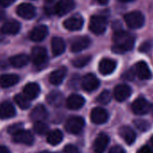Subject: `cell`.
I'll return each instance as SVG.
<instances>
[{"mask_svg":"<svg viewBox=\"0 0 153 153\" xmlns=\"http://www.w3.org/2000/svg\"><path fill=\"white\" fill-rule=\"evenodd\" d=\"M113 46L112 50L117 54H124L134 48L135 38L129 32L123 30H118L114 33L113 36Z\"/></svg>","mask_w":153,"mask_h":153,"instance_id":"obj_1","label":"cell"},{"mask_svg":"<svg viewBox=\"0 0 153 153\" xmlns=\"http://www.w3.org/2000/svg\"><path fill=\"white\" fill-rule=\"evenodd\" d=\"M124 20L126 25L131 29H139L144 25V15L139 11H134L126 13L124 16Z\"/></svg>","mask_w":153,"mask_h":153,"instance_id":"obj_2","label":"cell"},{"mask_svg":"<svg viewBox=\"0 0 153 153\" xmlns=\"http://www.w3.org/2000/svg\"><path fill=\"white\" fill-rule=\"evenodd\" d=\"M107 20L101 15H93L91 17L89 28L91 32L97 35H101L106 31L107 29Z\"/></svg>","mask_w":153,"mask_h":153,"instance_id":"obj_3","label":"cell"},{"mask_svg":"<svg viewBox=\"0 0 153 153\" xmlns=\"http://www.w3.org/2000/svg\"><path fill=\"white\" fill-rule=\"evenodd\" d=\"M85 126V121L81 117H71L65 124V129L73 134H80Z\"/></svg>","mask_w":153,"mask_h":153,"instance_id":"obj_4","label":"cell"},{"mask_svg":"<svg viewBox=\"0 0 153 153\" xmlns=\"http://www.w3.org/2000/svg\"><path fill=\"white\" fill-rule=\"evenodd\" d=\"M31 59L36 66H41L48 61V53L43 47H34L31 50Z\"/></svg>","mask_w":153,"mask_h":153,"instance_id":"obj_5","label":"cell"},{"mask_svg":"<svg viewBox=\"0 0 153 153\" xmlns=\"http://www.w3.org/2000/svg\"><path fill=\"white\" fill-rule=\"evenodd\" d=\"M74 0H59L54 7V13L58 16H64L70 13L74 8Z\"/></svg>","mask_w":153,"mask_h":153,"instance_id":"obj_6","label":"cell"},{"mask_svg":"<svg viewBox=\"0 0 153 153\" xmlns=\"http://www.w3.org/2000/svg\"><path fill=\"white\" fill-rule=\"evenodd\" d=\"M16 13L25 20H30L36 15V8L31 4L22 3L17 6Z\"/></svg>","mask_w":153,"mask_h":153,"instance_id":"obj_7","label":"cell"},{"mask_svg":"<svg viewBox=\"0 0 153 153\" xmlns=\"http://www.w3.org/2000/svg\"><path fill=\"white\" fill-rule=\"evenodd\" d=\"M132 110L135 115L143 116L150 112L151 105L144 98H138L133 102Z\"/></svg>","mask_w":153,"mask_h":153,"instance_id":"obj_8","label":"cell"},{"mask_svg":"<svg viewBox=\"0 0 153 153\" xmlns=\"http://www.w3.org/2000/svg\"><path fill=\"white\" fill-rule=\"evenodd\" d=\"M83 18L80 14H74L64 22V27L68 30H79L83 26Z\"/></svg>","mask_w":153,"mask_h":153,"instance_id":"obj_9","label":"cell"},{"mask_svg":"<svg viewBox=\"0 0 153 153\" xmlns=\"http://www.w3.org/2000/svg\"><path fill=\"white\" fill-rule=\"evenodd\" d=\"M100 86L99 79L93 74H88L82 80V87L84 91L91 92L97 90Z\"/></svg>","mask_w":153,"mask_h":153,"instance_id":"obj_10","label":"cell"},{"mask_svg":"<svg viewBox=\"0 0 153 153\" xmlns=\"http://www.w3.org/2000/svg\"><path fill=\"white\" fill-rule=\"evenodd\" d=\"M13 141L16 143H21V144H25V145H32L34 143V137L30 132L22 129L13 134Z\"/></svg>","mask_w":153,"mask_h":153,"instance_id":"obj_11","label":"cell"},{"mask_svg":"<svg viewBox=\"0 0 153 153\" xmlns=\"http://www.w3.org/2000/svg\"><path fill=\"white\" fill-rule=\"evenodd\" d=\"M91 120L96 125H102L108 120V113L102 108H95L91 113Z\"/></svg>","mask_w":153,"mask_h":153,"instance_id":"obj_12","label":"cell"},{"mask_svg":"<svg viewBox=\"0 0 153 153\" xmlns=\"http://www.w3.org/2000/svg\"><path fill=\"white\" fill-rule=\"evenodd\" d=\"M117 68V62L111 58H103L99 64V70L101 74H111Z\"/></svg>","mask_w":153,"mask_h":153,"instance_id":"obj_13","label":"cell"},{"mask_svg":"<svg viewBox=\"0 0 153 153\" xmlns=\"http://www.w3.org/2000/svg\"><path fill=\"white\" fill-rule=\"evenodd\" d=\"M48 34V29L45 25H39L32 29V30L30 32V39L34 42H39L42 41Z\"/></svg>","mask_w":153,"mask_h":153,"instance_id":"obj_14","label":"cell"},{"mask_svg":"<svg viewBox=\"0 0 153 153\" xmlns=\"http://www.w3.org/2000/svg\"><path fill=\"white\" fill-rule=\"evenodd\" d=\"M131 93H132V90L126 84H119L114 90V97L119 102L127 100L130 97Z\"/></svg>","mask_w":153,"mask_h":153,"instance_id":"obj_15","label":"cell"},{"mask_svg":"<svg viewBox=\"0 0 153 153\" xmlns=\"http://www.w3.org/2000/svg\"><path fill=\"white\" fill-rule=\"evenodd\" d=\"M109 143V137L105 134H100L94 141L93 152L94 153H103Z\"/></svg>","mask_w":153,"mask_h":153,"instance_id":"obj_16","label":"cell"},{"mask_svg":"<svg viewBox=\"0 0 153 153\" xmlns=\"http://www.w3.org/2000/svg\"><path fill=\"white\" fill-rule=\"evenodd\" d=\"M91 45V39L87 36H81L76 38L72 45H71V50L74 53H78L81 52L82 50L87 48Z\"/></svg>","mask_w":153,"mask_h":153,"instance_id":"obj_17","label":"cell"},{"mask_svg":"<svg viewBox=\"0 0 153 153\" xmlns=\"http://www.w3.org/2000/svg\"><path fill=\"white\" fill-rule=\"evenodd\" d=\"M135 74L141 80H150L152 76L151 69L144 61H140L135 65Z\"/></svg>","mask_w":153,"mask_h":153,"instance_id":"obj_18","label":"cell"},{"mask_svg":"<svg viewBox=\"0 0 153 153\" xmlns=\"http://www.w3.org/2000/svg\"><path fill=\"white\" fill-rule=\"evenodd\" d=\"M85 103V100L82 96L79 94H72L68 97L66 100V106L69 109L78 110L83 107Z\"/></svg>","mask_w":153,"mask_h":153,"instance_id":"obj_19","label":"cell"},{"mask_svg":"<svg viewBox=\"0 0 153 153\" xmlns=\"http://www.w3.org/2000/svg\"><path fill=\"white\" fill-rule=\"evenodd\" d=\"M67 74V69L65 66L59 67L58 69L53 71L49 75V82L53 85H59L63 82Z\"/></svg>","mask_w":153,"mask_h":153,"instance_id":"obj_20","label":"cell"},{"mask_svg":"<svg viewBox=\"0 0 153 153\" xmlns=\"http://www.w3.org/2000/svg\"><path fill=\"white\" fill-rule=\"evenodd\" d=\"M118 133H119V135L122 137V139L128 145H131L135 142L136 134L131 127H129L127 126H123L119 128Z\"/></svg>","mask_w":153,"mask_h":153,"instance_id":"obj_21","label":"cell"},{"mask_svg":"<svg viewBox=\"0 0 153 153\" xmlns=\"http://www.w3.org/2000/svg\"><path fill=\"white\" fill-rule=\"evenodd\" d=\"M21 30V24L17 21H9L5 22L2 28H1V32L3 34L6 35H15L17 34Z\"/></svg>","mask_w":153,"mask_h":153,"instance_id":"obj_22","label":"cell"},{"mask_svg":"<svg viewBox=\"0 0 153 153\" xmlns=\"http://www.w3.org/2000/svg\"><path fill=\"white\" fill-rule=\"evenodd\" d=\"M48 110L43 105H38L35 107L32 111L30 112V119L34 122H39V121H43L47 119L48 117Z\"/></svg>","mask_w":153,"mask_h":153,"instance_id":"obj_23","label":"cell"},{"mask_svg":"<svg viewBox=\"0 0 153 153\" xmlns=\"http://www.w3.org/2000/svg\"><path fill=\"white\" fill-rule=\"evenodd\" d=\"M40 92V88L38 83L30 82L24 86L23 88V95L28 100H34L36 99Z\"/></svg>","mask_w":153,"mask_h":153,"instance_id":"obj_24","label":"cell"},{"mask_svg":"<svg viewBox=\"0 0 153 153\" xmlns=\"http://www.w3.org/2000/svg\"><path fill=\"white\" fill-rule=\"evenodd\" d=\"M51 48L55 56L62 55L65 50V43L64 39L59 37H54L51 40Z\"/></svg>","mask_w":153,"mask_h":153,"instance_id":"obj_25","label":"cell"},{"mask_svg":"<svg viewBox=\"0 0 153 153\" xmlns=\"http://www.w3.org/2000/svg\"><path fill=\"white\" fill-rule=\"evenodd\" d=\"M15 116L14 107L8 101H4L0 105V119H7Z\"/></svg>","mask_w":153,"mask_h":153,"instance_id":"obj_26","label":"cell"},{"mask_svg":"<svg viewBox=\"0 0 153 153\" xmlns=\"http://www.w3.org/2000/svg\"><path fill=\"white\" fill-rule=\"evenodd\" d=\"M20 78L16 74H3L0 76V86L2 88H9L18 83Z\"/></svg>","mask_w":153,"mask_h":153,"instance_id":"obj_27","label":"cell"},{"mask_svg":"<svg viewBox=\"0 0 153 153\" xmlns=\"http://www.w3.org/2000/svg\"><path fill=\"white\" fill-rule=\"evenodd\" d=\"M30 58L27 55L25 54H19V55H16V56H13L10 58V64L15 67V68H21V67H23L25 66L28 62H29Z\"/></svg>","mask_w":153,"mask_h":153,"instance_id":"obj_28","label":"cell"},{"mask_svg":"<svg viewBox=\"0 0 153 153\" xmlns=\"http://www.w3.org/2000/svg\"><path fill=\"white\" fill-rule=\"evenodd\" d=\"M47 101L54 107H60L63 104L64 101V96L61 92L54 91H51L48 97H47Z\"/></svg>","mask_w":153,"mask_h":153,"instance_id":"obj_29","label":"cell"},{"mask_svg":"<svg viewBox=\"0 0 153 153\" xmlns=\"http://www.w3.org/2000/svg\"><path fill=\"white\" fill-rule=\"evenodd\" d=\"M63 140V133L58 130H53L51 132H48L47 136V142L51 145H57L59 144Z\"/></svg>","mask_w":153,"mask_h":153,"instance_id":"obj_30","label":"cell"},{"mask_svg":"<svg viewBox=\"0 0 153 153\" xmlns=\"http://www.w3.org/2000/svg\"><path fill=\"white\" fill-rule=\"evenodd\" d=\"M91 57L90 56H79L75 59H74L72 61L73 63V65L77 67V68H82V67H84L85 65H88V63L91 61Z\"/></svg>","mask_w":153,"mask_h":153,"instance_id":"obj_31","label":"cell"},{"mask_svg":"<svg viewBox=\"0 0 153 153\" xmlns=\"http://www.w3.org/2000/svg\"><path fill=\"white\" fill-rule=\"evenodd\" d=\"M14 101L16 102L18 107L22 109H27L30 108V101L25 96H22L21 94H17L14 97Z\"/></svg>","mask_w":153,"mask_h":153,"instance_id":"obj_32","label":"cell"},{"mask_svg":"<svg viewBox=\"0 0 153 153\" xmlns=\"http://www.w3.org/2000/svg\"><path fill=\"white\" fill-rule=\"evenodd\" d=\"M33 129L39 135H43V134H48V131H49V128H48V125H46L43 121L35 122Z\"/></svg>","mask_w":153,"mask_h":153,"instance_id":"obj_33","label":"cell"},{"mask_svg":"<svg viewBox=\"0 0 153 153\" xmlns=\"http://www.w3.org/2000/svg\"><path fill=\"white\" fill-rule=\"evenodd\" d=\"M97 101L100 104H103V105H108L110 101H111V93L109 91L105 90L103 91L97 98Z\"/></svg>","mask_w":153,"mask_h":153,"instance_id":"obj_34","label":"cell"},{"mask_svg":"<svg viewBox=\"0 0 153 153\" xmlns=\"http://www.w3.org/2000/svg\"><path fill=\"white\" fill-rule=\"evenodd\" d=\"M134 125H135L136 128H138L141 131H147L151 127V125L149 124V122H147L145 120H142V119L135 120L134 121Z\"/></svg>","mask_w":153,"mask_h":153,"instance_id":"obj_35","label":"cell"},{"mask_svg":"<svg viewBox=\"0 0 153 153\" xmlns=\"http://www.w3.org/2000/svg\"><path fill=\"white\" fill-rule=\"evenodd\" d=\"M21 130H22V124H14V125H12L11 126H9L8 133L13 135L14 134H16L17 132H19Z\"/></svg>","mask_w":153,"mask_h":153,"instance_id":"obj_36","label":"cell"},{"mask_svg":"<svg viewBox=\"0 0 153 153\" xmlns=\"http://www.w3.org/2000/svg\"><path fill=\"white\" fill-rule=\"evenodd\" d=\"M152 44L151 41H145L143 42L141 47H140V51L143 52V53H146V52H149L151 49H152Z\"/></svg>","mask_w":153,"mask_h":153,"instance_id":"obj_37","label":"cell"},{"mask_svg":"<svg viewBox=\"0 0 153 153\" xmlns=\"http://www.w3.org/2000/svg\"><path fill=\"white\" fill-rule=\"evenodd\" d=\"M64 153H81L79 149L73 145V144H68L64 148Z\"/></svg>","mask_w":153,"mask_h":153,"instance_id":"obj_38","label":"cell"},{"mask_svg":"<svg viewBox=\"0 0 153 153\" xmlns=\"http://www.w3.org/2000/svg\"><path fill=\"white\" fill-rule=\"evenodd\" d=\"M15 0H0V6L1 7H7L13 4Z\"/></svg>","mask_w":153,"mask_h":153,"instance_id":"obj_39","label":"cell"},{"mask_svg":"<svg viewBox=\"0 0 153 153\" xmlns=\"http://www.w3.org/2000/svg\"><path fill=\"white\" fill-rule=\"evenodd\" d=\"M109 153H125V151L120 146H114L110 149Z\"/></svg>","mask_w":153,"mask_h":153,"instance_id":"obj_40","label":"cell"},{"mask_svg":"<svg viewBox=\"0 0 153 153\" xmlns=\"http://www.w3.org/2000/svg\"><path fill=\"white\" fill-rule=\"evenodd\" d=\"M137 153H153L152 151V149L150 148V147H148V146H143L139 151H138V152Z\"/></svg>","mask_w":153,"mask_h":153,"instance_id":"obj_41","label":"cell"},{"mask_svg":"<svg viewBox=\"0 0 153 153\" xmlns=\"http://www.w3.org/2000/svg\"><path fill=\"white\" fill-rule=\"evenodd\" d=\"M135 72H134L133 70H129V71H127L126 72V74H125V77L127 79V80H133V78H134V74Z\"/></svg>","mask_w":153,"mask_h":153,"instance_id":"obj_42","label":"cell"},{"mask_svg":"<svg viewBox=\"0 0 153 153\" xmlns=\"http://www.w3.org/2000/svg\"><path fill=\"white\" fill-rule=\"evenodd\" d=\"M0 153H10V151L4 146H0Z\"/></svg>","mask_w":153,"mask_h":153,"instance_id":"obj_43","label":"cell"},{"mask_svg":"<svg viewBox=\"0 0 153 153\" xmlns=\"http://www.w3.org/2000/svg\"><path fill=\"white\" fill-rule=\"evenodd\" d=\"M4 19H5V13L3 10L0 9V22L4 21Z\"/></svg>","mask_w":153,"mask_h":153,"instance_id":"obj_44","label":"cell"},{"mask_svg":"<svg viewBox=\"0 0 153 153\" xmlns=\"http://www.w3.org/2000/svg\"><path fill=\"white\" fill-rule=\"evenodd\" d=\"M97 3H99L100 4H107L108 3V0H95Z\"/></svg>","mask_w":153,"mask_h":153,"instance_id":"obj_45","label":"cell"},{"mask_svg":"<svg viewBox=\"0 0 153 153\" xmlns=\"http://www.w3.org/2000/svg\"><path fill=\"white\" fill-rule=\"evenodd\" d=\"M120 2H123V3H127V2H131V1H134V0H119Z\"/></svg>","mask_w":153,"mask_h":153,"instance_id":"obj_46","label":"cell"},{"mask_svg":"<svg viewBox=\"0 0 153 153\" xmlns=\"http://www.w3.org/2000/svg\"><path fill=\"white\" fill-rule=\"evenodd\" d=\"M150 111H151V113H152V116L153 117V105L152 106H151V110H150Z\"/></svg>","mask_w":153,"mask_h":153,"instance_id":"obj_47","label":"cell"},{"mask_svg":"<svg viewBox=\"0 0 153 153\" xmlns=\"http://www.w3.org/2000/svg\"><path fill=\"white\" fill-rule=\"evenodd\" d=\"M54 0H46V2H48V3H51V2H53Z\"/></svg>","mask_w":153,"mask_h":153,"instance_id":"obj_48","label":"cell"},{"mask_svg":"<svg viewBox=\"0 0 153 153\" xmlns=\"http://www.w3.org/2000/svg\"><path fill=\"white\" fill-rule=\"evenodd\" d=\"M39 153H51V152H47V151H44V152H39Z\"/></svg>","mask_w":153,"mask_h":153,"instance_id":"obj_49","label":"cell"},{"mask_svg":"<svg viewBox=\"0 0 153 153\" xmlns=\"http://www.w3.org/2000/svg\"><path fill=\"white\" fill-rule=\"evenodd\" d=\"M151 143H152V146H153V136L152 137V139H151Z\"/></svg>","mask_w":153,"mask_h":153,"instance_id":"obj_50","label":"cell"}]
</instances>
